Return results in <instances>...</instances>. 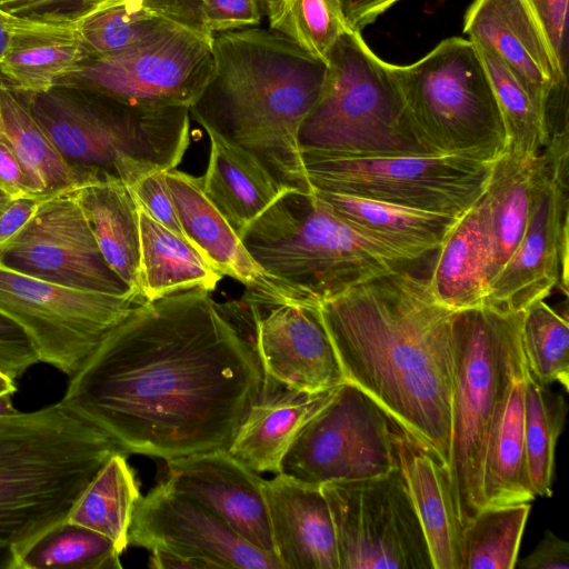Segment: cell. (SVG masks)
Returning <instances> with one entry per match:
<instances>
[{
	"mask_svg": "<svg viewBox=\"0 0 569 569\" xmlns=\"http://www.w3.org/2000/svg\"><path fill=\"white\" fill-rule=\"evenodd\" d=\"M267 390L234 302L190 289L136 305L70 377L60 402L127 453L168 461L228 450Z\"/></svg>",
	"mask_w": 569,
	"mask_h": 569,
	"instance_id": "1",
	"label": "cell"
},
{
	"mask_svg": "<svg viewBox=\"0 0 569 569\" xmlns=\"http://www.w3.org/2000/svg\"><path fill=\"white\" fill-rule=\"evenodd\" d=\"M319 308L346 381L448 467L455 311L435 299L427 279L401 268Z\"/></svg>",
	"mask_w": 569,
	"mask_h": 569,
	"instance_id": "2",
	"label": "cell"
},
{
	"mask_svg": "<svg viewBox=\"0 0 569 569\" xmlns=\"http://www.w3.org/2000/svg\"><path fill=\"white\" fill-rule=\"evenodd\" d=\"M213 71L189 108L204 130L252 153L283 187L312 191L298 143L328 63L271 28L218 33Z\"/></svg>",
	"mask_w": 569,
	"mask_h": 569,
	"instance_id": "3",
	"label": "cell"
},
{
	"mask_svg": "<svg viewBox=\"0 0 569 569\" xmlns=\"http://www.w3.org/2000/svg\"><path fill=\"white\" fill-rule=\"evenodd\" d=\"M116 452L126 451L60 401L0 416L2 568L14 551L66 518Z\"/></svg>",
	"mask_w": 569,
	"mask_h": 569,
	"instance_id": "4",
	"label": "cell"
},
{
	"mask_svg": "<svg viewBox=\"0 0 569 569\" xmlns=\"http://www.w3.org/2000/svg\"><path fill=\"white\" fill-rule=\"evenodd\" d=\"M19 92L73 172L76 186L119 180L130 188L149 173L174 169L190 144L186 107L131 104L66 86Z\"/></svg>",
	"mask_w": 569,
	"mask_h": 569,
	"instance_id": "5",
	"label": "cell"
},
{
	"mask_svg": "<svg viewBox=\"0 0 569 569\" xmlns=\"http://www.w3.org/2000/svg\"><path fill=\"white\" fill-rule=\"evenodd\" d=\"M240 238L271 278L309 305L401 266L333 214L313 190L289 189Z\"/></svg>",
	"mask_w": 569,
	"mask_h": 569,
	"instance_id": "6",
	"label": "cell"
},
{
	"mask_svg": "<svg viewBox=\"0 0 569 569\" xmlns=\"http://www.w3.org/2000/svg\"><path fill=\"white\" fill-rule=\"evenodd\" d=\"M523 313L487 305L453 313L448 470L462 528L485 507V450L493 419L523 359Z\"/></svg>",
	"mask_w": 569,
	"mask_h": 569,
	"instance_id": "7",
	"label": "cell"
},
{
	"mask_svg": "<svg viewBox=\"0 0 569 569\" xmlns=\"http://www.w3.org/2000/svg\"><path fill=\"white\" fill-rule=\"evenodd\" d=\"M320 96L298 133L302 154L389 157L429 153L420 143L390 63L346 30L327 57Z\"/></svg>",
	"mask_w": 569,
	"mask_h": 569,
	"instance_id": "8",
	"label": "cell"
},
{
	"mask_svg": "<svg viewBox=\"0 0 569 569\" xmlns=\"http://www.w3.org/2000/svg\"><path fill=\"white\" fill-rule=\"evenodd\" d=\"M390 70L429 153L492 163L508 150L492 84L469 39L448 38L418 61Z\"/></svg>",
	"mask_w": 569,
	"mask_h": 569,
	"instance_id": "9",
	"label": "cell"
},
{
	"mask_svg": "<svg viewBox=\"0 0 569 569\" xmlns=\"http://www.w3.org/2000/svg\"><path fill=\"white\" fill-rule=\"evenodd\" d=\"M312 189L462 216L485 193L491 164L445 154H302Z\"/></svg>",
	"mask_w": 569,
	"mask_h": 569,
	"instance_id": "10",
	"label": "cell"
},
{
	"mask_svg": "<svg viewBox=\"0 0 569 569\" xmlns=\"http://www.w3.org/2000/svg\"><path fill=\"white\" fill-rule=\"evenodd\" d=\"M214 36L179 23L124 51L86 58L56 86L148 107L190 108L213 71Z\"/></svg>",
	"mask_w": 569,
	"mask_h": 569,
	"instance_id": "11",
	"label": "cell"
},
{
	"mask_svg": "<svg viewBox=\"0 0 569 569\" xmlns=\"http://www.w3.org/2000/svg\"><path fill=\"white\" fill-rule=\"evenodd\" d=\"M320 489L335 526L339 569H435L400 466Z\"/></svg>",
	"mask_w": 569,
	"mask_h": 569,
	"instance_id": "12",
	"label": "cell"
},
{
	"mask_svg": "<svg viewBox=\"0 0 569 569\" xmlns=\"http://www.w3.org/2000/svg\"><path fill=\"white\" fill-rule=\"evenodd\" d=\"M143 300L56 284L0 263V313L28 336L39 361L69 378Z\"/></svg>",
	"mask_w": 569,
	"mask_h": 569,
	"instance_id": "13",
	"label": "cell"
},
{
	"mask_svg": "<svg viewBox=\"0 0 569 569\" xmlns=\"http://www.w3.org/2000/svg\"><path fill=\"white\" fill-rule=\"evenodd\" d=\"M569 132L548 139L533 174L528 220L519 244L488 287L487 306L525 311L555 287L568 293Z\"/></svg>",
	"mask_w": 569,
	"mask_h": 569,
	"instance_id": "14",
	"label": "cell"
},
{
	"mask_svg": "<svg viewBox=\"0 0 569 569\" xmlns=\"http://www.w3.org/2000/svg\"><path fill=\"white\" fill-rule=\"evenodd\" d=\"M398 466L391 418L346 381L299 430L280 472L320 487L381 476Z\"/></svg>",
	"mask_w": 569,
	"mask_h": 569,
	"instance_id": "15",
	"label": "cell"
},
{
	"mask_svg": "<svg viewBox=\"0 0 569 569\" xmlns=\"http://www.w3.org/2000/svg\"><path fill=\"white\" fill-rule=\"evenodd\" d=\"M129 545L150 551L154 569H281L223 519L166 481L138 500Z\"/></svg>",
	"mask_w": 569,
	"mask_h": 569,
	"instance_id": "16",
	"label": "cell"
},
{
	"mask_svg": "<svg viewBox=\"0 0 569 569\" xmlns=\"http://www.w3.org/2000/svg\"><path fill=\"white\" fill-rule=\"evenodd\" d=\"M0 263L63 287L141 299L103 259L70 191L44 199L0 244Z\"/></svg>",
	"mask_w": 569,
	"mask_h": 569,
	"instance_id": "17",
	"label": "cell"
},
{
	"mask_svg": "<svg viewBox=\"0 0 569 569\" xmlns=\"http://www.w3.org/2000/svg\"><path fill=\"white\" fill-rule=\"evenodd\" d=\"M248 303L253 343L268 380L291 390L319 392L346 378L319 305Z\"/></svg>",
	"mask_w": 569,
	"mask_h": 569,
	"instance_id": "18",
	"label": "cell"
},
{
	"mask_svg": "<svg viewBox=\"0 0 569 569\" xmlns=\"http://www.w3.org/2000/svg\"><path fill=\"white\" fill-rule=\"evenodd\" d=\"M167 462L166 482L204 505L250 545L273 556L266 480L227 449L193 453ZM278 560V559H277Z\"/></svg>",
	"mask_w": 569,
	"mask_h": 569,
	"instance_id": "19",
	"label": "cell"
},
{
	"mask_svg": "<svg viewBox=\"0 0 569 569\" xmlns=\"http://www.w3.org/2000/svg\"><path fill=\"white\" fill-rule=\"evenodd\" d=\"M164 179L187 240L219 273L243 284L246 299L260 305L303 303L252 258L238 232L203 192L201 178L174 168L164 171Z\"/></svg>",
	"mask_w": 569,
	"mask_h": 569,
	"instance_id": "20",
	"label": "cell"
},
{
	"mask_svg": "<svg viewBox=\"0 0 569 569\" xmlns=\"http://www.w3.org/2000/svg\"><path fill=\"white\" fill-rule=\"evenodd\" d=\"M469 40L492 49L545 117L551 90L568 84L549 42L525 0H473L465 14Z\"/></svg>",
	"mask_w": 569,
	"mask_h": 569,
	"instance_id": "21",
	"label": "cell"
},
{
	"mask_svg": "<svg viewBox=\"0 0 569 569\" xmlns=\"http://www.w3.org/2000/svg\"><path fill=\"white\" fill-rule=\"evenodd\" d=\"M264 493L281 569H339L335 526L320 487L280 472L266 480Z\"/></svg>",
	"mask_w": 569,
	"mask_h": 569,
	"instance_id": "22",
	"label": "cell"
},
{
	"mask_svg": "<svg viewBox=\"0 0 569 569\" xmlns=\"http://www.w3.org/2000/svg\"><path fill=\"white\" fill-rule=\"evenodd\" d=\"M392 420V419H391ZM399 466L419 517L435 569H461L462 526L448 467L392 420Z\"/></svg>",
	"mask_w": 569,
	"mask_h": 569,
	"instance_id": "23",
	"label": "cell"
},
{
	"mask_svg": "<svg viewBox=\"0 0 569 569\" xmlns=\"http://www.w3.org/2000/svg\"><path fill=\"white\" fill-rule=\"evenodd\" d=\"M313 193L333 214L401 264L436 252L461 217L316 189Z\"/></svg>",
	"mask_w": 569,
	"mask_h": 569,
	"instance_id": "24",
	"label": "cell"
},
{
	"mask_svg": "<svg viewBox=\"0 0 569 569\" xmlns=\"http://www.w3.org/2000/svg\"><path fill=\"white\" fill-rule=\"evenodd\" d=\"M88 57L71 16H19L0 74L18 91L46 92Z\"/></svg>",
	"mask_w": 569,
	"mask_h": 569,
	"instance_id": "25",
	"label": "cell"
},
{
	"mask_svg": "<svg viewBox=\"0 0 569 569\" xmlns=\"http://www.w3.org/2000/svg\"><path fill=\"white\" fill-rule=\"evenodd\" d=\"M337 388L305 392L268 380L266 395L251 407L228 451L256 472L280 473L297 433Z\"/></svg>",
	"mask_w": 569,
	"mask_h": 569,
	"instance_id": "26",
	"label": "cell"
},
{
	"mask_svg": "<svg viewBox=\"0 0 569 569\" xmlns=\"http://www.w3.org/2000/svg\"><path fill=\"white\" fill-rule=\"evenodd\" d=\"M427 279L435 299L451 311L481 307L488 292V202L483 196L455 223Z\"/></svg>",
	"mask_w": 569,
	"mask_h": 569,
	"instance_id": "27",
	"label": "cell"
},
{
	"mask_svg": "<svg viewBox=\"0 0 569 569\" xmlns=\"http://www.w3.org/2000/svg\"><path fill=\"white\" fill-rule=\"evenodd\" d=\"M210 152L202 189L240 236L290 188L249 151L207 129Z\"/></svg>",
	"mask_w": 569,
	"mask_h": 569,
	"instance_id": "28",
	"label": "cell"
},
{
	"mask_svg": "<svg viewBox=\"0 0 569 569\" xmlns=\"http://www.w3.org/2000/svg\"><path fill=\"white\" fill-rule=\"evenodd\" d=\"M71 17L87 58L124 51L179 23L200 27L193 0H103Z\"/></svg>",
	"mask_w": 569,
	"mask_h": 569,
	"instance_id": "29",
	"label": "cell"
},
{
	"mask_svg": "<svg viewBox=\"0 0 569 569\" xmlns=\"http://www.w3.org/2000/svg\"><path fill=\"white\" fill-rule=\"evenodd\" d=\"M70 193L108 266L140 297L139 214L130 188L119 180H94L77 184Z\"/></svg>",
	"mask_w": 569,
	"mask_h": 569,
	"instance_id": "30",
	"label": "cell"
},
{
	"mask_svg": "<svg viewBox=\"0 0 569 569\" xmlns=\"http://www.w3.org/2000/svg\"><path fill=\"white\" fill-rule=\"evenodd\" d=\"M525 358L520 361L493 419L482 466L486 506L531 502L525 447Z\"/></svg>",
	"mask_w": 569,
	"mask_h": 569,
	"instance_id": "31",
	"label": "cell"
},
{
	"mask_svg": "<svg viewBox=\"0 0 569 569\" xmlns=\"http://www.w3.org/2000/svg\"><path fill=\"white\" fill-rule=\"evenodd\" d=\"M138 214L139 295L144 301L190 289H216L223 276L187 239L156 221L139 203Z\"/></svg>",
	"mask_w": 569,
	"mask_h": 569,
	"instance_id": "32",
	"label": "cell"
},
{
	"mask_svg": "<svg viewBox=\"0 0 569 569\" xmlns=\"http://www.w3.org/2000/svg\"><path fill=\"white\" fill-rule=\"evenodd\" d=\"M537 160L538 154L523 157L507 150L491 164L485 191L490 236L488 287L523 234Z\"/></svg>",
	"mask_w": 569,
	"mask_h": 569,
	"instance_id": "33",
	"label": "cell"
},
{
	"mask_svg": "<svg viewBox=\"0 0 569 569\" xmlns=\"http://www.w3.org/2000/svg\"><path fill=\"white\" fill-rule=\"evenodd\" d=\"M0 140L20 161L36 194L72 190L73 172L37 122L20 92L0 76Z\"/></svg>",
	"mask_w": 569,
	"mask_h": 569,
	"instance_id": "34",
	"label": "cell"
},
{
	"mask_svg": "<svg viewBox=\"0 0 569 569\" xmlns=\"http://www.w3.org/2000/svg\"><path fill=\"white\" fill-rule=\"evenodd\" d=\"M140 497L127 453L116 452L90 480L64 519L109 538L122 555L129 546V529Z\"/></svg>",
	"mask_w": 569,
	"mask_h": 569,
	"instance_id": "35",
	"label": "cell"
},
{
	"mask_svg": "<svg viewBox=\"0 0 569 569\" xmlns=\"http://www.w3.org/2000/svg\"><path fill=\"white\" fill-rule=\"evenodd\" d=\"M121 553L101 533L66 519L14 551L8 569H120Z\"/></svg>",
	"mask_w": 569,
	"mask_h": 569,
	"instance_id": "36",
	"label": "cell"
},
{
	"mask_svg": "<svg viewBox=\"0 0 569 569\" xmlns=\"http://www.w3.org/2000/svg\"><path fill=\"white\" fill-rule=\"evenodd\" d=\"M567 402L526 372L525 447L528 477L536 497L552 495L555 449L562 431Z\"/></svg>",
	"mask_w": 569,
	"mask_h": 569,
	"instance_id": "37",
	"label": "cell"
},
{
	"mask_svg": "<svg viewBox=\"0 0 569 569\" xmlns=\"http://www.w3.org/2000/svg\"><path fill=\"white\" fill-rule=\"evenodd\" d=\"M530 502L486 506L462 528L461 569H513Z\"/></svg>",
	"mask_w": 569,
	"mask_h": 569,
	"instance_id": "38",
	"label": "cell"
},
{
	"mask_svg": "<svg viewBox=\"0 0 569 569\" xmlns=\"http://www.w3.org/2000/svg\"><path fill=\"white\" fill-rule=\"evenodd\" d=\"M472 43L492 84L508 136V150L523 157L539 154L548 141L542 112L492 49L481 43Z\"/></svg>",
	"mask_w": 569,
	"mask_h": 569,
	"instance_id": "39",
	"label": "cell"
},
{
	"mask_svg": "<svg viewBox=\"0 0 569 569\" xmlns=\"http://www.w3.org/2000/svg\"><path fill=\"white\" fill-rule=\"evenodd\" d=\"M521 347L528 372L545 386L559 382L569 388V327L545 300L525 310Z\"/></svg>",
	"mask_w": 569,
	"mask_h": 569,
	"instance_id": "40",
	"label": "cell"
},
{
	"mask_svg": "<svg viewBox=\"0 0 569 569\" xmlns=\"http://www.w3.org/2000/svg\"><path fill=\"white\" fill-rule=\"evenodd\" d=\"M270 27L327 62L338 38L347 29L336 0H270Z\"/></svg>",
	"mask_w": 569,
	"mask_h": 569,
	"instance_id": "41",
	"label": "cell"
},
{
	"mask_svg": "<svg viewBox=\"0 0 569 569\" xmlns=\"http://www.w3.org/2000/svg\"><path fill=\"white\" fill-rule=\"evenodd\" d=\"M270 0H194L201 29L210 36L258 26Z\"/></svg>",
	"mask_w": 569,
	"mask_h": 569,
	"instance_id": "42",
	"label": "cell"
},
{
	"mask_svg": "<svg viewBox=\"0 0 569 569\" xmlns=\"http://www.w3.org/2000/svg\"><path fill=\"white\" fill-rule=\"evenodd\" d=\"M130 190L137 202L151 218L187 239L164 179V171H156L142 177L130 187Z\"/></svg>",
	"mask_w": 569,
	"mask_h": 569,
	"instance_id": "43",
	"label": "cell"
},
{
	"mask_svg": "<svg viewBox=\"0 0 569 569\" xmlns=\"http://www.w3.org/2000/svg\"><path fill=\"white\" fill-rule=\"evenodd\" d=\"M542 29L558 61L568 77V2L569 0H525Z\"/></svg>",
	"mask_w": 569,
	"mask_h": 569,
	"instance_id": "44",
	"label": "cell"
},
{
	"mask_svg": "<svg viewBox=\"0 0 569 569\" xmlns=\"http://www.w3.org/2000/svg\"><path fill=\"white\" fill-rule=\"evenodd\" d=\"M40 362L28 336L0 313V373L14 381Z\"/></svg>",
	"mask_w": 569,
	"mask_h": 569,
	"instance_id": "45",
	"label": "cell"
},
{
	"mask_svg": "<svg viewBox=\"0 0 569 569\" xmlns=\"http://www.w3.org/2000/svg\"><path fill=\"white\" fill-rule=\"evenodd\" d=\"M515 568L520 569H568L569 543L546 530L537 547L519 562Z\"/></svg>",
	"mask_w": 569,
	"mask_h": 569,
	"instance_id": "46",
	"label": "cell"
},
{
	"mask_svg": "<svg viewBox=\"0 0 569 569\" xmlns=\"http://www.w3.org/2000/svg\"><path fill=\"white\" fill-rule=\"evenodd\" d=\"M348 30L361 32L399 0H336Z\"/></svg>",
	"mask_w": 569,
	"mask_h": 569,
	"instance_id": "47",
	"label": "cell"
},
{
	"mask_svg": "<svg viewBox=\"0 0 569 569\" xmlns=\"http://www.w3.org/2000/svg\"><path fill=\"white\" fill-rule=\"evenodd\" d=\"M0 188L11 198L36 194L16 154L0 140ZM41 196V194H40Z\"/></svg>",
	"mask_w": 569,
	"mask_h": 569,
	"instance_id": "48",
	"label": "cell"
},
{
	"mask_svg": "<svg viewBox=\"0 0 569 569\" xmlns=\"http://www.w3.org/2000/svg\"><path fill=\"white\" fill-rule=\"evenodd\" d=\"M48 197L49 196L30 194L12 199L0 214V244L23 227L38 209L39 204Z\"/></svg>",
	"mask_w": 569,
	"mask_h": 569,
	"instance_id": "49",
	"label": "cell"
},
{
	"mask_svg": "<svg viewBox=\"0 0 569 569\" xmlns=\"http://www.w3.org/2000/svg\"><path fill=\"white\" fill-rule=\"evenodd\" d=\"M17 21L18 14H12L0 8V63L9 50Z\"/></svg>",
	"mask_w": 569,
	"mask_h": 569,
	"instance_id": "50",
	"label": "cell"
},
{
	"mask_svg": "<svg viewBox=\"0 0 569 569\" xmlns=\"http://www.w3.org/2000/svg\"><path fill=\"white\" fill-rule=\"evenodd\" d=\"M66 1H76L81 2L87 6H90L92 3L103 1V0H27L22 2H18L14 4H11L6 8V11L13 13V14H24L27 12L36 11L40 8L57 3V2H66Z\"/></svg>",
	"mask_w": 569,
	"mask_h": 569,
	"instance_id": "51",
	"label": "cell"
},
{
	"mask_svg": "<svg viewBox=\"0 0 569 569\" xmlns=\"http://www.w3.org/2000/svg\"><path fill=\"white\" fill-rule=\"evenodd\" d=\"M16 391V382L0 373V397L12 396Z\"/></svg>",
	"mask_w": 569,
	"mask_h": 569,
	"instance_id": "52",
	"label": "cell"
},
{
	"mask_svg": "<svg viewBox=\"0 0 569 569\" xmlns=\"http://www.w3.org/2000/svg\"><path fill=\"white\" fill-rule=\"evenodd\" d=\"M11 397L12 396L0 397V416L10 415L18 411L12 405Z\"/></svg>",
	"mask_w": 569,
	"mask_h": 569,
	"instance_id": "53",
	"label": "cell"
},
{
	"mask_svg": "<svg viewBox=\"0 0 569 569\" xmlns=\"http://www.w3.org/2000/svg\"><path fill=\"white\" fill-rule=\"evenodd\" d=\"M11 198L0 188V214L11 202Z\"/></svg>",
	"mask_w": 569,
	"mask_h": 569,
	"instance_id": "54",
	"label": "cell"
},
{
	"mask_svg": "<svg viewBox=\"0 0 569 569\" xmlns=\"http://www.w3.org/2000/svg\"><path fill=\"white\" fill-rule=\"evenodd\" d=\"M22 1H27V0H0V8H6V7H9L11 4H14V3H18V2H22Z\"/></svg>",
	"mask_w": 569,
	"mask_h": 569,
	"instance_id": "55",
	"label": "cell"
}]
</instances>
